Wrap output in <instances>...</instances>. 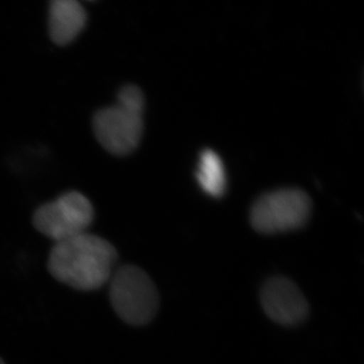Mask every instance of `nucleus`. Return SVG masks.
<instances>
[{"label": "nucleus", "instance_id": "nucleus-1", "mask_svg": "<svg viewBox=\"0 0 364 364\" xmlns=\"http://www.w3.org/2000/svg\"><path fill=\"white\" fill-rule=\"evenodd\" d=\"M117 258L112 243L86 232L55 243L48 259V270L55 279L72 289L97 291L111 279Z\"/></svg>", "mask_w": 364, "mask_h": 364}, {"label": "nucleus", "instance_id": "nucleus-2", "mask_svg": "<svg viewBox=\"0 0 364 364\" xmlns=\"http://www.w3.org/2000/svg\"><path fill=\"white\" fill-rule=\"evenodd\" d=\"M145 100L140 88L127 85L119 90L116 104L95 114L92 128L107 152L126 156L138 148L144 131Z\"/></svg>", "mask_w": 364, "mask_h": 364}, {"label": "nucleus", "instance_id": "nucleus-3", "mask_svg": "<svg viewBox=\"0 0 364 364\" xmlns=\"http://www.w3.org/2000/svg\"><path fill=\"white\" fill-rule=\"evenodd\" d=\"M109 299L114 312L127 324H148L159 308L156 286L142 268L123 265L109 279Z\"/></svg>", "mask_w": 364, "mask_h": 364}, {"label": "nucleus", "instance_id": "nucleus-4", "mask_svg": "<svg viewBox=\"0 0 364 364\" xmlns=\"http://www.w3.org/2000/svg\"><path fill=\"white\" fill-rule=\"evenodd\" d=\"M311 213V200L299 189L272 191L258 198L251 210L250 222L262 234H279L303 227Z\"/></svg>", "mask_w": 364, "mask_h": 364}, {"label": "nucleus", "instance_id": "nucleus-5", "mask_svg": "<svg viewBox=\"0 0 364 364\" xmlns=\"http://www.w3.org/2000/svg\"><path fill=\"white\" fill-rule=\"evenodd\" d=\"M93 219L90 200L78 191H69L38 208L33 223L40 233L57 243L86 233Z\"/></svg>", "mask_w": 364, "mask_h": 364}, {"label": "nucleus", "instance_id": "nucleus-6", "mask_svg": "<svg viewBox=\"0 0 364 364\" xmlns=\"http://www.w3.org/2000/svg\"><path fill=\"white\" fill-rule=\"evenodd\" d=\"M263 311L277 324L293 327L309 315V304L299 287L284 277H272L260 294Z\"/></svg>", "mask_w": 364, "mask_h": 364}, {"label": "nucleus", "instance_id": "nucleus-7", "mask_svg": "<svg viewBox=\"0 0 364 364\" xmlns=\"http://www.w3.org/2000/svg\"><path fill=\"white\" fill-rule=\"evenodd\" d=\"M86 21L87 14L78 0H51L50 35L57 45H68L75 40Z\"/></svg>", "mask_w": 364, "mask_h": 364}, {"label": "nucleus", "instance_id": "nucleus-8", "mask_svg": "<svg viewBox=\"0 0 364 364\" xmlns=\"http://www.w3.org/2000/svg\"><path fill=\"white\" fill-rule=\"evenodd\" d=\"M196 181L207 195L219 198L224 195L227 174L224 163L215 151H203L198 160Z\"/></svg>", "mask_w": 364, "mask_h": 364}, {"label": "nucleus", "instance_id": "nucleus-9", "mask_svg": "<svg viewBox=\"0 0 364 364\" xmlns=\"http://www.w3.org/2000/svg\"><path fill=\"white\" fill-rule=\"evenodd\" d=\"M0 364H6V363H4V360H2L1 358H0Z\"/></svg>", "mask_w": 364, "mask_h": 364}, {"label": "nucleus", "instance_id": "nucleus-10", "mask_svg": "<svg viewBox=\"0 0 364 364\" xmlns=\"http://www.w3.org/2000/svg\"><path fill=\"white\" fill-rule=\"evenodd\" d=\"M90 1H93V0H90Z\"/></svg>", "mask_w": 364, "mask_h": 364}]
</instances>
